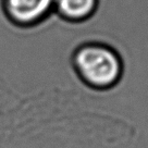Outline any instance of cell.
I'll use <instances>...</instances> for the list:
<instances>
[{
	"instance_id": "obj_2",
	"label": "cell",
	"mask_w": 148,
	"mask_h": 148,
	"mask_svg": "<svg viewBox=\"0 0 148 148\" xmlns=\"http://www.w3.org/2000/svg\"><path fill=\"white\" fill-rule=\"evenodd\" d=\"M5 2L10 18L23 26L40 23L55 7V0H5Z\"/></svg>"
},
{
	"instance_id": "obj_3",
	"label": "cell",
	"mask_w": 148,
	"mask_h": 148,
	"mask_svg": "<svg viewBox=\"0 0 148 148\" xmlns=\"http://www.w3.org/2000/svg\"><path fill=\"white\" fill-rule=\"evenodd\" d=\"M98 7V0H55L58 14L71 22H81L90 18Z\"/></svg>"
},
{
	"instance_id": "obj_1",
	"label": "cell",
	"mask_w": 148,
	"mask_h": 148,
	"mask_svg": "<svg viewBox=\"0 0 148 148\" xmlns=\"http://www.w3.org/2000/svg\"><path fill=\"white\" fill-rule=\"evenodd\" d=\"M79 79L96 92H107L120 83L124 72L123 60L113 48L100 42L79 47L72 57Z\"/></svg>"
}]
</instances>
